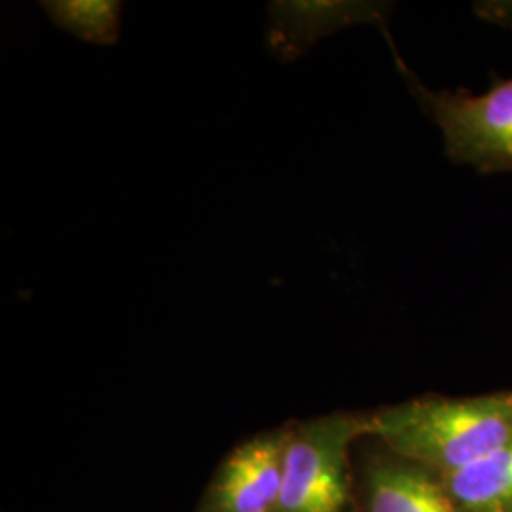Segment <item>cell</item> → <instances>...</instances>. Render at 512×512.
I'll list each match as a JSON object with an SVG mask.
<instances>
[{
	"label": "cell",
	"instance_id": "7",
	"mask_svg": "<svg viewBox=\"0 0 512 512\" xmlns=\"http://www.w3.org/2000/svg\"><path fill=\"white\" fill-rule=\"evenodd\" d=\"M57 27L93 44H114L120 31V2L55 0L42 4Z\"/></svg>",
	"mask_w": 512,
	"mask_h": 512
},
{
	"label": "cell",
	"instance_id": "5",
	"mask_svg": "<svg viewBox=\"0 0 512 512\" xmlns=\"http://www.w3.org/2000/svg\"><path fill=\"white\" fill-rule=\"evenodd\" d=\"M370 512H458L456 501L420 469L382 465L370 473Z\"/></svg>",
	"mask_w": 512,
	"mask_h": 512
},
{
	"label": "cell",
	"instance_id": "2",
	"mask_svg": "<svg viewBox=\"0 0 512 512\" xmlns=\"http://www.w3.org/2000/svg\"><path fill=\"white\" fill-rule=\"evenodd\" d=\"M370 433V418L329 416L287 433L277 512H344L348 448Z\"/></svg>",
	"mask_w": 512,
	"mask_h": 512
},
{
	"label": "cell",
	"instance_id": "6",
	"mask_svg": "<svg viewBox=\"0 0 512 512\" xmlns=\"http://www.w3.org/2000/svg\"><path fill=\"white\" fill-rule=\"evenodd\" d=\"M446 490L467 512H512V442L444 475Z\"/></svg>",
	"mask_w": 512,
	"mask_h": 512
},
{
	"label": "cell",
	"instance_id": "1",
	"mask_svg": "<svg viewBox=\"0 0 512 512\" xmlns=\"http://www.w3.org/2000/svg\"><path fill=\"white\" fill-rule=\"evenodd\" d=\"M370 433L404 458L450 475L512 442V397L399 404L372 416Z\"/></svg>",
	"mask_w": 512,
	"mask_h": 512
},
{
	"label": "cell",
	"instance_id": "4",
	"mask_svg": "<svg viewBox=\"0 0 512 512\" xmlns=\"http://www.w3.org/2000/svg\"><path fill=\"white\" fill-rule=\"evenodd\" d=\"M285 444L287 433H275L239 446L220 471L213 511L277 512Z\"/></svg>",
	"mask_w": 512,
	"mask_h": 512
},
{
	"label": "cell",
	"instance_id": "3",
	"mask_svg": "<svg viewBox=\"0 0 512 512\" xmlns=\"http://www.w3.org/2000/svg\"><path fill=\"white\" fill-rule=\"evenodd\" d=\"M410 86L442 129L452 160L484 173L512 171V80L482 95L431 93L414 80Z\"/></svg>",
	"mask_w": 512,
	"mask_h": 512
}]
</instances>
